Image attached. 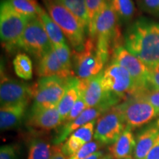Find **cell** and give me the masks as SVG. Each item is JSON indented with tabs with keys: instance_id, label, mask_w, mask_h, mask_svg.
Here are the masks:
<instances>
[{
	"instance_id": "1",
	"label": "cell",
	"mask_w": 159,
	"mask_h": 159,
	"mask_svg": "<svg viewBox=\"0 0 159 159\" xmlns=\"http://www.w3.org/2000/svg\"><path fill=\"white\" fill-rule=\"evenodd\" d=\"M125 47L149 67L159 63V21L139 18L124 35Z\"/></svg>"
},
{
	"instance_id": "2",
	"label": "cell",
	"mask_w": 159,
	"mask_h": 159,
	"mask_svg": "<svg viewBox=\"0 0 159 159\" xmlns=\"http://www.w3.org/2000/svg\"><path fill=\"white\" fill-rule=\"evenodd\" d=\"M119 23L118 16L110 0L97 16L94 28L97 48L108 60L114 49L120 46L121 32Z\"/></svg>"
},
{
	"instance_id": "3",
	"label": "cell",
	"mask_w": 159,
	"mask_h": 159,
	"mask_svg": "<svg viewBox=\"0 0 159 159\" xmlns=\"http://www.w3.org/2000/svg\"><path fill=\"white\" fill-rule=\"evenodd\" d=\"M49 15L59 26L74 51L83 48L85 42V27L58 0H42Z\"/></svg>"
},
{
	"instance_id": "4",
	"label": "cell",
	"mask_w": 159,
	"mask_h": 159,
	"mask_svg": "<svg viewBox=\"0 0 159 159\" xmlns=\"http://www.w3.org/2000/svg\"><path fill=\"white\" fill-rule=\"evenodd\" d=\"M30 18L17 13L7 0L0 8V36L2 44L7 52L19 49V43Z\"/></svg>"
},
{
	"instance_id": "5",
	"label": "cell",
	"mask_w": 159,
	"mask_h": 159,
	"mask_svg": "<svg viewBox=\"0 0 159 159\" xmlns=\"http://www.w3.org/2000/svg\"><path fill=\"white\" fill-rule=\"evenodd\" d=\"M75 71L80 80L85 81L102 72L104 65L108 60L97 48V39L89 36L85 40L83 48L73 52Z\"/></svg>"
},
{
	"instance_id": "6",
	"label": "cell",
	"mask_w": 159,
	"mask_h": 159,
	"mask_svg": "<svg viewBox=\"0 0 159 159\" xmlns=\"http://www.w3.org/2000/svg\"><path fill=\"white\" fill-rule=\"evenodd\" d=\"M127 127L136 129L152 122L159 116L156 108L142 95L135 94L116 105Z\"/></svg>"
},
{
	"instance_id": "7",
	"label": "cell",
	"mask_w": 159,
	"mask_h": 159,
	"mask_svg": "<svg viewBox=\"0 0 159 159\" xmlns=\"http://www.w3.org/2000/svg\"><path fill=\"white\" fill-rule=\"evenodd\" d=\"M69 79L58 77H41L32 87L34 102L32 109L57 107L64 95Z\"/></svg>"
},
{
	"instance_id": "8",
	"label": "cell",
	"mask_w": 159,
	"mask_h": 159,
	"mask_svg": "<svg viewBox=\"0 0 159 159\" xmlns=\"http://www.w3.org/2000/svg\"><path fill=\"white\" fill-rule=\"evenodd\" d=\"M102 85L105 92L119 100L127 99L138 91L136 83L128 71L113 61L102 71Z\"/></svg>"
},
{
	"instance_id": "9",
	"label": "cell",
	"mask_w": 159,
	"mask_h": 159,
	"mask_svg": "<svg viewBox=\"0 0 159 159\" xmlns=\"http://www.w3.org/2000/svg\"><path fill=\"white\" fill-rule=\"evenodd\" d=\"M18 47L39 60L52 48L50 39L39 17L29 19Z\"/></svg>"
},
{
	"instance_id": "10",
	"label": "cell",
	"mask_w": 159,
	"mask_h": 159,
	"mask_svg": "<svg viewBox=\"0 0 159 159\" xmlns=\"http://www.w3.org/2000/svg\"><path fill=\"white\" fill-rule=\"evenodd\" d=\"M127 128L122 114L116 105L101 115L97 121L95 140L102 144H112Z\"/></svg>"
},
{
	"instance_id": "11",
	"label": "cell",
	"mask_w": 159,
	"mask_h": 159,
	"mask_svg": "<svg viewBox=\"0 0 159 159\" xmlns=\"http://www.w3.org/2000/svg\"><path fill=\"white\" fill-rule=\"evenodd\" d=\"M112 57L113 62L118 63L126 69L134 79L138 89L137 92L150 88V67L148 66L122 46H119L114 49Z\"/></svg>"
},
{
	"instance_id": "12",
	"label": "cell",
	"mask_w": 159,
	"mask_h": 159,
	"mask_svg": "<svg viewBox=\"0 0 159 159\" xmlns=\"http://www.w3.org/2000/svg\"><path fill=\"white\" fill-rule=\"evenodd\" d=\"M102 71L88 80H80V90L83 91V98L88 108L102 105L111 108L120 101L116 97L108 94L103 89L102 85Z\"/></svg>"
},
{
	"instance_id": "13",
	"label": "cell",
	"mask_w": 159,
	"mask_h": 159,
	"mask_svg": "<svg viewBox=\"0 0 159 159\" xmlns=\"http://www.w3.org/2000/svg\"><path fill=\"white\" fill-rule=\"evenodd\" d=\"M32 97V87L25 83L10 79L2 73L0 85L1 106L29 102Z\"/></svg>"
},
{
	"instance_id": "14",
	"label": "cell",
	"mask_w": 159,
	"mask_h": 159,
	"mask_svg": "<svg viewBox=\"0 0 159 159\" xmlns=\"http://www.w3.org/2000/svg\"><path fill=\"white\" fill-rule=\"evenodd\" d=\"M108 108L105 106H97L94 108H88L83 111L80 116L71 121L70 122L65 123L62 128L60 129L58 133L53 139V143L55 145L61 144L69 138V136L75 132L77 129L81 128L83 125L91 121L96 120L101 115L104 114L105 111H108Z\"/></svg>"
},
{
	"instance_id": "15",
	"label": "cell",
	"mask_w": 159,
	"mask_h": 159,
	"mask_svg": "<svg viewBox=\"0 0 159 159\" xmlns=\"http://www.w3.org/2000/svg\"><path fill=\"white\" fill-rule=\"evenodd\" d=\"M37 72L41 77H58L68 79L74 77V72L65 68L53 48L39 59Z\"/></svg>"
},
{
	"instance_id": "16",
	"label": "cell",
	"mask_w": 159,
	"mask_h": 159,
	"mask_svg": "<svg viewBox=\"0 0 159 159\" xmlns=\"http://www.w3.org/2000/svg\"><path fill=\"white\" fill-rule=\"evenodd\" d=\"M63 122L57 107L32 109L28 125L32 128L43 130H51Z\"/></svg>"
},
{
	"instance_id": "17",
	"label": "cell",
	"mask_w": 159,
	"mask_h": 159,
	"mask_svg": "<svg viewBox=\"0 0 159 159\" xmlns=\"http://www.w3.org/2000/svg\"><path fill=\"white\" fill-rule=\"evenodd\" d=\"M96 120L87 123L73 132L61 146L62 151L67 158L75 155L83 145L91 142L94 135Z\"/></svg>"
},
{
	"instance_id": "18",
	"label": "cell",
	"mask_w": 159,
	"mask_h": 159,
	"mask_svg": "<svg viewBox=\"0 0 159 159\" xmlns=\"http://www.w3.org/2000/svg\"><path fill=\"white\" fill-rule=\"evenodd\" d=\"M159 136V118L139 132L136 139L135 159H145Z\"/></svg>"
},
{
	"instance_id": "19",
	"label": "cell",
	"mask_w": 159,
	"mask_h": 159,
	"mask_svg": "<svg viewBox=\"0 0 159 159\" xmlns=\"http://www.w3.org/2000/svg\"><path fill=\"white\" fill-rule=\"evenodd\" d=\"M27 104L28 102L1 106L0 109L1 130H11L19 126L25 116Z\"/></svg>"
},
{
	"instance_id": "20",
	"label": "cell",
	"mask_w": 159,
	"mask_h": 159,
	"mask_svg": "<svg viewBox=\"0 0 159 159\" xmlns=\"http://www.w3.org/2000/svg\"><path fill=\"white\" fill-rule=\"evenodd\" d=\"M136 143L132 130L127 127L116 142L109 147V152L115 159L128 158L134 152Z\"/></svg>"
},
{
	"instance_id": "21",
	"label": "cell",
	"mask_w": 159,
	"mask_h": 159,
	"mask_svg": "<svg viewBox=\"0 0 159 159\" xmlns=\"http://www.w3.org/2000/svg\"><path fill=\"white\" fill-rule=\"evenodd\" d=\"M80 91V80L77 77H70L65 94L57 107L63 122H65L71 108L77 102Z\"/></svg>"
},
{
	"instance_id": "22",
	"label": "cell",
	"mask_w": 159,
	"mask_h": 159,
	"mask_svg": "<svg viewBox=\"0 0 159 159\" xmlns=\"http://www.w3.org/2000/svg\"><path fill=\"white\" fill-rule=\"evenodd\" d=\"M38 17L42 23L52 46L67 44L63 31L60 28L59 26L53 21L49 13L42 7L38 15Z\"/></svg>"
},
{
	"instance_id": "23",
	"label": "cell",
	"mask_w": 159,
	"mask_h": 159,
	"mask_svg": "<svg viewBox=\"0 0 159 159\" xmlns=\"http://www.w3.org/2000/svg\"><path fill=\"white\" fill-rule=\"evenodd\" d=\"M13 9L20 14L32 18L38 16L41 6L37 0H7Z\"/></svg>"
},
{
	"instance_id": "24",
	"label": "cell",
	"mask_w": 159,
	"mask_h": 159,
	"mask_svg": "<svg viewBox=\"0 0 159 159\" xmlns=\"http://www.w3.org/2000/svg\"><path fill=\"white\" fill-rule=\"evenodd\" d=\"M88 29L89 16L85 0H58Z\"/></svg>"
},
{
	"instance_id": "25",
	"label": "cell",
	"mask_w": 159,
	"mask_h": 159,
	"mask_svg": "<svg viewBox=\"0 0 159 159\" xmlns=\"http://www.w3.org/2000/svg\"><path fill=\"white\" fill-rule=\"evenodd\" d=\"M119 22L127 23L133 19L136 8L132 0H111Z\"/></svg>"
},
{
	"instance_id": "26",
	"label": "cell",
	"mask_w": 159,
	"mask_h": 159,
	"mask_svg": "<svg viewBox=\"0 0 159 159\" xmlns=\"http://www.w3.org/2000/svg\"><path fill=\"white\" fill-rule=\"evenodd\" d=\"M13 67L16 74L20 78L30 80L33 77V64L30 57L25 53H19L13 59Z\"/></svg>"
},
{
	"instance_id": "27",
	"label": "cell",
	"mask_w": 159,
	"mask_h": 159,
	"mask_svg": "<svg viewBox=\"0 0 159 159\" xmlns=\"http://www.w3.org/2000/svg\"><path fill=\"white\" fill-rule=\"evenodd\" d=\"M109 1L110 0H85L89 16L88 30L89 36L94 37L95 21L99 13Z\"/></svg>"
},
{
	"instance_id": "28",
	"label": "cell",
	"mask_w": 159,
	"mask_h": 159,
	"mask_svg": "<svg viewBox=\"0 0 159 159\" xmlns=\"http://www.w3.org/2000/svg\"><path fill=\"white\" fill-rule=\"evenodd\" d=\"M52 148L42 139H35L31 142L27 159H50Z\"/></svg>"
},
{
	"instance_id": "29",
	"label": "cell",
	"mask_w": 159,
	"mask_h": 159,
	"mask_svg": "<svg viewBox=\"0 0 159 159\" xmlns=\"http://www.w3.org/2000/svg\"><path fill=\"white\" fill-rule=\"evenodd\" d=\"M99 144L97 142H91L87 143L81 148L75 155L69 159H86L89 156L98 151Z\"/></svg>"
},
{
	"instance_id": "30",
	"label": "cell",
	"mask_w": 159,
	"mask_h": 159,
	"mask_svg": "<svg viewBox=\"0 0 159 159\" xmlns=\"http://www.w3.org/2000/svg\"><path fill=\"white\" fill-rule=\"evenodd\" d=\"M87 108H88V106H87L86 103L85 102V99L83 98V91H81L80 94L78 99H77V102H75L74 106L72 107L70 112H69L68 116H67L66 119L65 123L70 122L71 121L75 120V119L77 118Z\"/></svg>"
},
{
	"instance_id": "31",
	"label": "cell",
	"mask_w": 159,
	"mask_h": 159,
	"mask_svg": "<svg viewBox=\"0 0 159 159\" xmlns=\"http://www.w3.org/2000/svg\"><path fill=\"white\" fill-rule=\"evenodd\" d=\"M136 94H140L144 97L159 113V89H152L150 87Z\"/></svg>"
},
{
	"instance_id": "32",
	"label": "cell",
	"mask_w": 159,
	"mask_h": 159,
	"mask_svg": "<svg viewBox=\"0 0 159 159\" xmlns=\"http://www.w3.org/2000/svg\"><path fill=\"white\" fill-rule=\"evenodd\" d=\"M140 6L146 13L159 16V0H141Z\"/></svg>"
},
{
	"instance_id": "33",
	"label": "cell",
	"mask_w": 159,
	"mask_h": 159,
	"mask_svg": "<svg viewBox=\"0 0 159 159\" xmlns=\"http://www.w3.org/2000/svg\"><path fill=\"white\" fill-rule=\"evenodd\" d=\"M149 85L151 88L159 89V63L150 67Z\"/></svg>"
},
{
	"instance_id": "34",
	"label": "cell",
	"mask_w": 159,
	"mask_h": 159,
	"mask_svg": "<svg viewBox=\"0 0 159 159\" xmlns=\"http://www.w3.org/2000/svg\"><path fill=\"white\" fill-rule=\"evenodd\" d=\"M0 159H16V150L13 145L7 144L1 147Z\"/></svg>"
},
{
	"instance_id": "35",
	"label": "cell",
	"mask_w": 159,
	"mask_h": 159,
	"mask_svg": "<svg viewBox=\"0 0 159 159\" xmlns=\"http://www.w3.org/2000/svg\"><path fill=\"white\" fill-rule=\"evenodd\" d=\"M145 159H159V136Z\"/></svg>"
},
{
	"instance_id": "36",
	"label": "cell",
	"mask_w": 159,
	"mask_h": 159,
	"mask_svg": "<svg viewBox=\"0 0 159 159\" xmlns=\"http://www.w3.org/2000/svg\"><path fill=\"white\" fill-rule=\"evenodd\" d=\"M61 146L62 145L61 144L52 147V152L50 159H67V157L63 152Z\"/></svg>"
},
{
	"instance_id": "37",
	"label": "cell",
	"mask_w": 159,
	"mask_h": 159,
	"mask_svg": "<svg viewBox=\"0 0 159 159\" xmlns=\"http://www.w3.org/2000/svg\"><path fill=\"white\" fill-rule=\"evenodd\" d=\"M103 156V152L102 151H97L94 154H92L86 159H100Z\"/></svg>"
},
{
	"instance_id": "38",
	"label": "cell",
	"mask_w": 159,
	"mask_h": 159,
	"mask_svg": "<svg viewBox=\"0 0 159 159\" xmlns=\"http://www.w3.org/2000/svg\"><path fill=\"white\" fill-rule=\"evenodd\" d=\"M100 159H115V158L111 154H108V155H106V156H102Z\"/></svg>"
},
{
	"instance_id": "39",
	"label": "cell",
	"mask_w": 159,
	"mask_h": 159,
	"mask_svg": "<svg viewBox=\"0 0 159 159\" xmlns=\"http://www.w3.org/2000/svg\"><path fill=\"white\" fill-rule=\"evenodd\" d=\"M125 159H133V158H131V157H128V158H125Z\"/></svg>"
}]
</instances>
